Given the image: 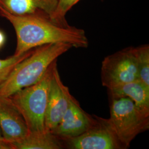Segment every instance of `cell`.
Segmentation results:
<instances>
[{"label":"cell","mask_w":149,"mask_h":149,"mask_svg":"<svg viewBox=\"0 0 149 149\" xmlns=\"http://www.w3.org/2000/svg\"><path fill=\"white\" fill-rule=\"evenodd\" d=\"M107 120L126 149L137 135L149 129V114L127 97L111 98L110 117Z\"/></svg>","instance_id":"277c9868"},{"label":"cell","mask_w":149,"mask_h":149,"mask_svg":"<svg viewBox=\"0 0 149 149\" xmlns=\"http://www.w3.org/2000/svg\"><path fill=\"white\" fill-rule=\"evenodd\" d=\"M33 49L20 55H13L7 59H0V86L16 65L32 53Z\"/></svg>","instance_id":"5bb4252c"},{"label":"cell","mask_w":149,"mask_h":149,"mask_svg":"<svg viewBox=\"0 0 149 149\" xmlns=\"http://www.w3.org/2000/svg\"><path fill=\"white\" fill-rule=\"evenodd\" d=\"M95 124L78 136L61 139L64 148L70 149H125L107 119L95 116Z\"/></svg>","instance_id":"8992f818"},{"label":"cell","mask_w":149,"mask_h":149,"mask_svg":"<svg viewBox=\"0 0 149 149\" xmlns=\"http://www.w3.org/2000/svg\"><path fill=\"white\" fill-rule=\"evenodd\" d=\"M0 15L10 22L15 29L17 37L15 55L52 43H66L76 48H86L88 46V40L84 29L69 24L56 23L47 15L17 16L0 8Z\"/></svg>","instance_id":"6da1fadb"},{"label":"cell","mask_w":149,"mask_h":149,"mask_svg":"<svg viewBox=\"0 0 149 149\" xmlns=\"http://www.w3.org/2000/svg\"><path fill=\"white\" fill-rule=\"evenodd\" d=\"M72 47L66 43H52L34 48L32 53L12 70L0 86V98H7L16 92L36 84L50 65Z\"/></svg>","instance_id":"7a4b0ae2"},{"label":"cell","mask_w":149,"mask_h":149,"mask_svg":"<svg viewBox=\"0 0 149 149\" xmlns=\"http://www.w3.org/2000/svg\"><path fill=\"white\" fill-rule=\"evenodd\" d=\"M136 80L138 70L135 47L123 49L103 60L102 84L107 89Z\"/></svg>","instance_id":"5b68a950"},{"label":"cell","mask_w":149,"mask_h":149,"mask_svg":"<svg viewBox=\"0 0 149 149\" xmlns=\"http://www.w3.org/2000/svg\"><path fill=\"white\" fill-rule=\"evenodd\" d=\"M72 97L68 87L61 80L56 63L54 67L49 87L45 116L46 131L52 132L57 127L67 111Z\"/></svg>","instance_id":"52a82bcc"},{"label":"cell","mask_w":149,"mask_h":149,"mask_svg":"<svg viewBox=\"0 0 149 149\" xmlns=\"http://www.w3.org/2000/svg\"><path fill=\"white\" fill-rule=\"evenodd\" d=\"M0 129L3 139L10 144L29 133L24 119L8 97L0 98Z\"/></svg>","instance_id":"9c48e42d"},{"label":"cell","mask_w":149,"mask_h":149,"mask_svg":"<svg viewBox=\"0 0 149 149\" xmlns=\"http://www.w3.org/2000/svg\"><path fill=\"white\" fill-rule=\"evenodd\" d=\"M137 58L138 80L149 87V46L143 45L135 47Z\"/></svg>","instance_id":"4fadbf2b"},{"label":"cell","mask_w":149,"mask_h":149,"mask_svg":"<svg viewBox=\"0 0 149 149\" xmlns=\"http://www.w3.org/2000/svg\"><path fill=\"white\" fill-rule=\"evenodd\" d=\"M80 0H58V5L52 19L61 24L66 25L68 23L65 16L68 12Z\"/></svg>","instance_id":"9a60e30c"},{"label":"cell","mask_w":149,"mask_h":149,"mask_svg":"<svg viewBox=\"0 0 149 149\" xmlns=\"http://www.w3.org/2000/svg\"><path fill=\"white\" fill-rule=\"evenodd\" d=\"M58 0H0V8L13 15L41 13L52 18Z\"/></svg>","instance_id":"30bf717a"},{"label":"cell","mask_w":149,"mask_h":149,"mask_svg":"<svg viewBox=\"0 0 149 149\" xmlns=\"http://www.w3.org/2000/svg\"><path fill=\"white\" fill-rule=\"evenodd\" d=\"M13 149H64L62 140L51 132L29 133L21 141L11 144Z\"/></svg>","instance_id":"7c38bea8"},{"label":"cell","mask_w":149,"mask_h":149,"mask_svg":"<svg viewBox=\"0 0 149 149\" xmlns=\"http://www.w3.org/2000/svg\"><path fill=\"white\" fill-rule=\"evenodd\" d=\"M0 149H13L11 144L6 141L3 138L0 129Z\"/></svg>","instance_id":"2e32d148"},{"label":"cell","mask_w":149,"mask_h":149,"mask_svg":"<svg viewBox=\"0 0 149 149\" xmlns=\"http://www.w3.org/2000/svg\"><path fill=\"white\" fill-rule=\"evenodd\" d=\"M6 36L5 33L0 31V49L4 45L5 43Z\"/></svg>","instance_id":"e0dca14e"},{"label":"cell","mask_w":149,"mask_h":149,"mask_svg":"<svg viewBox=\"0 0 149 149\" xmlns=\"http://www.w3.org/2000/svg\"><path fill=\"white\" fill-rule=\"evenodd\" d=\"M108 90L111 98H129L143 111L149 114V87L140 80L116 86Z\"/></svg>","instance_id":"8fae6325"},{"label":"cell","mask_w":149,"mask_h":149,"mask_svg":"<svg viewBox=\"0 0 149 149\" xmlns=\"http://www.w3.org/2000/svg\"><path fill=\"white\" fill-rule=\"evenodd\" d=\"M95 122V117L91 116L84 111L72 96L64 116L51 132L60 139L74 138L85 132Z\"/></svg>","instance_id":"ba28073f"},{"label":"cell","mask_w":149,"mask_h":149,"mask_svg":"<svg viewBox=\"0 0 149 149\" xmlns=\"http://www.w3.org/2000/svg\"><path fill=\"white\" fill-rule=\"evenodd\" d=\"M54 61L43 77L36 84L18 91L8 97L13 106L20 113L29 133L45 132V116L48 103Z\"/></svg>","instance_id":"3957f363"}]
</instances>
